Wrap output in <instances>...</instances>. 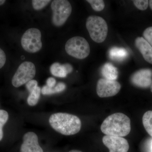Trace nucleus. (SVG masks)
<instances>
[{"label": "nucleus", "instance_id": "9d476101", "mask_svg": "<svg viewBox=\"0 0 152 152\" xmlns=\"http://www.w3.org/2000/svg\"><path fill=\"white\" fill-rule=\"evenodd\" d=\"M131 81L134 86L147 88L152 84V71L150 69H142L137 71L131 77Z\"/></svg>", "mask_w": 152, "mask_h": 152}, {"label": "nucleus", "instance_id": "c756f323", "mask_svg": "<svg viewBox=\"0 0 152 152\" xmlns=\"http://www.w3.org/2000/svg\"><path fill=\"white\" fill-rule=\"evenodd\" d=\"M69 152H83L81 151H78V150H72V151H70Z\"/></svg>", "mask_w": 152, "mask_h": 152}, {"label": "nucleus", "instance_id": "ddd939ff", "mask_svg": "<svg viewBox=\"0 0 152 152\" xmlns=\"http://www.w3.org/2000/svg\"><path fill=\"white\" fill-rule=\"evenodd\" d=\"M102 75L105 79L115 80L118 77V72L115 67L110 63H106L102 69Z\"/></svg>", "mask_w": 152, "mask_h": 152}, {"label": "nucleus", "instance_id": "0eeeda50", "mask_svg": "<svg viewBox=\"0 0 152 152\" xmlns=\"http://www.w3.org/2000/svg\"><path fill=\"white\" fill-rule=\"evenodd\" d=\"M35 66L33 63L26 61L19 66L12 79V84L18 88L26 84L34 78L36 75Z\"/></svg>", "mask_w": 152, "mask_h": 152}, {"label": "nucleus", "instance_id": "423d86ee", "mask_svg": "<svg viewBox=\"0 0 152 152\" xmlns=\"http://www.w3.org/2000/svg\"><path fill=\"white\" fill-rule=\"evenodd\" d=\"M41 32L38 29L31 28L25 32L22 36V46L26 51L30 53L39 52L42 46Z\"/></svg>", "mask_w": 152, "mask_h": 152}, {"label": "nucleus", "instance_id": "9b49d317", "mask_svg": "<svg viewBox=\"0 0 152 152\" xmlns=\"http://www.w3.org/2000/svg\"><path fill=\"white\" fill-rule=\"evenodd\" d=\"M20 152H44L39 145L38 136L35 133L28 132L25 134Z\"/></svg>", "mask_w": 152, "mask_h": 152}, {"label": "nucleus", "instance_id": "b1692460", "mask_svg": "<svg viewBox=\"0 0 152 152\" xmlns=\"http://www.w3.org/2000/svg\"><path fill=\"white\" fill-rule=\"evenodd\" d=\"M37 86L38 83L36 80H31L26 84V87L29 93Z\"/></svg>", "mask_w": 152, "mask_h": 152}, {"label": "nucleus", "instance_id": "1a4fd4ad", "mask_svg": "<svg viewBox=\"0 0 152 152\" xmlns=\"http://www.w3.org/2000/svg\"><path fill=\"white\" fill-rule=\"evenodd\" d=\"M102 142L110 152H128L129 148L127 140L122 137L105 135Z\"/></svg>", "mask_w": 152, "mask_h": 152}, {"label": "nucleus", "instance_id": "412c9836", "mask_svg": "<svg viewBox=\"0 0 152 152\" xmlns=\"http://www.w3.org/2000/svg\"><path fill=\"white\" fill-rule=\"evenodd\" d=\"M133 1L136 7L141 10H145L148 7L149 1L148 0H135Z\"/></svg>", "mask_w": 152, "mask_h": 152}, {"label": "nucleus", "instance_id": "bb28decb", "mask_svg": "<svg viewBox=\"0 0 152 152\" xmlns=\"http://www.w3.org/2000/svg\"><path fill=\"white\" fill-rule=\"evenodd\" d=\"M56 84V80L53 77H50L47 80V86L50 87V88H53L55 87Z\"/></svg>", "mask_w": 152, "mask_h": 152}, {"label": "nucleus", "instance_id": "c85d7f7f", "mask_svg": "<svg viewBox=\"0 0 152 152\" xmlns=\"http://www.w3.org/2000/svg\"><path fill=\"white\" fill-rule=\"evenodd\" d=\"M6 1L4 0H0V5L3 4Z\"/></svg>", "mask_w": 152, "mask_h": 152}, {"label": "nucleus", "instance_id": "aec40b11", "mask_svg": "<svg viewBox=\"0 0 152 152\" xmlns=\"http://www.w3.org/2000/svg\"><path fill=\"white\" fill-rule=\"evenodd\" d=\"M51 2L48 0H34L32 1L33 8L36 10H42Z\"/></svg>", "mask_w": 152, "mask_h": 152}, {"label": "nucleus", "instance_id": "a211bd4d", "mask_svg": "<svg viewBox=\"0 0 152 152\" xmlns=\"http://www.w3.org/2000/svg\"><path fill=\"white\" fill-rule=\"evenodd\" d=\"M9 118V114L4 110H0V141L3 139L4 136L3 128Z\"/></svg>", "mask_w": 152, "mask_h": 152}, {"label": "nucleus", "instance_id": "393cba45", "mask_svg": "<svg viewBox=\"0 0 152 152\" xmlns=\"http://www.w3.org/2000/svg\"><path fill=\"white\" fill-rule=\"evenodd\" d=\"M6 56L5 53L0 48V69L3 67L5 64Z\"/></svg>", "mask_w": 152, "mask_h": 152}, {"label": "nucleus", "instance_id": "6ab92c4d", "mask_svg": "<svg viewBox=\"0 0 152 152\" xmlns=\"http://www.w3.org/2000/svg\"><path fill=\"white\" fill-rule=\"evenodd\" d=\"M87 1L91 4L93 10L96 12H100L104 8L105 4L102 0H88Z\"/></svg>", "mask_w": 152, "mask_h": 152}, {"label": "nucleus", "instance_id": "dca6fc26", "mask_svg": "<svg viewBox=\"0 0 152 152\" xmlns=\"http://www.w3.org/2000/svg\"><path fill=\"white\" fill-rule=\"evenodd\" d=\"M142 123L145 129L152 137V111H148L144 114Z\"/></svg>", "mask_w": 152, "mask_h": 152}, {"label": "nucleus", "instance_id": "7c9ffc66", "mask_svg": "<svg viewBox=\"0 0 152 152\" xmlns=\"http://www.w3.org/2000/svg\"><path fill=\"white\" fill-rule=\"evenodd\" d=\"M151 92L152 93V84L151 86Z\"/></svg>", "mask_w": 152, "mask_h": 152}, {"label": "nucleus", "instance_id": "7ed1b4c3", "mask_svg": "<svg viewBox=\"0 0 152 152\" xmlns=\"http://www.w3.org/2000/svg\"><path fill=\"white\" fill-rule=\"evenodd\" d=\"M86 26L90 37L96 42L105 41L107 36L108 26L103 18L98 16H90L87 19Z\"/></svg>", "mask_w": 152, "mask_h": 152}, {"label": "nucleus", "instance_id": "f03ea898", "mask_svg": "<svg viewBox=\"0 0 152 152\" xmlns=\"http://www.w3.org/2000/svg\"><path fill=\"white\" fill-rule=\"evenodd\" d=\"M101 130L106 135L123 137L130 132L131 120L122 113L113 114L104 120Z\"/></svg>", "mask_w": 152, "mask_h": 152}, {"label": "nucleus", "instance_id": "4be33fe9", "mask_svg": "<svg viewBox=\"0 0 152 152\" xmlns=\"http://www.w3.org/2000/svg\"><path fill=\"white\" fill-rule=\"evenodd\" d=\"M144 38L152 47V26L148 28L143 33Z\"/></svg>", "mask_w": 152, "mask_h": 152}, {"label": "nucleus", "instance_id": "2eb2a0df", "mask_svg": "<svg viewBox=\"0 0 152 152\" xmlns=\"http://www.w3.org/2000/svg\"><path fill=\"white\" fill-rule=\"evenodd\" d=\"M50 71L53 75L58 77H66L68 74L64 64L55 63L51 66Z\"/></svg>", "mask_w": 152, "mask_h": 152}, {"label": "nucleus", "instance_id": "a878e982", "mask_svg": "<svg viewBox=\"0 0 152 152\" xmlns=\"http://www.w3.org/2000/svg\"><path fill=\"white\" fill-rule=\"evenodd\" d=\"M66 85L64 83H59L55 87L56 93H59L63 91L66 88Z\"/></svg>", "mask_w": 152, "mask_h": 152}, {"label": "nucleus", "instance_id": "39448f33", "mask_svg": "<svg viewBox=\"0 0 152 152\" xmlns=\"http://www.w3.org/2000/svg\"><path fill=\"white\" fill-rule=\"evenodd\" d=\"M52 22L54 26H63L70 15L72 7L70 3L66 0H55L52 2Z\"/></svg>", "mask_w": 152, "mask_h": 152}, {"label": "nucleus", "instance_id": "20e7f679", "mask_svg": "<svg viewBox=\"0 0 152 152\" xmlns=\"http://www.w3.org/2000/svg\"><path fill=\"white\" fill-rule=\"evenodd\" d=\"M65 50L67 53L79 59L86 58L90 54L89 44L85 38L75 37L66 43Z\"/></svg>", "mask_w": 152, "mask_h": 152}, {"label": "nucleus", "instance_id": "f3484780", "mask_svg": "<svg viewBox=\"0 0 152 152\" xmlns=\"http://www.w3.org/2000/svg\"><path fill=\"white\" fill-rule=\"evenodd\" d=\"M41 89L37 86L30 92L27 99L28 104L31 106H35L39 102L40 97Z\"/></svg>", "mask_w": 152, "mask_h": 152}, {"label": "nucleus", "instance_id": "cd10ccee", "mask_svg": "<svg viewBox=\"0 0 152 152\" xmlns=\"http://www.w3.org/2000/svg\"><path fill=\"white\" fill-rule=\"evenodd\" d=\"M149 4L150 8L152 10V0L149 1Z\"/></svg>", "mask_w": 152, "mask_h": 152}, {"label": "nucleus", "instance_id": "f257e3e1", "mask_svg": "<svg viewBox=\"0 0 152 152\" xmlns=\"http://www.w3.org/2000/svg\"><path fill=\"white\" fill-rule=\"evenodd\" d=\"M49 121L55 131L64 135L75 134L81 128V121L78 117L66 113L53 114L50 117Z\"/></svg>", "mask_w": 152, "mask_h": 152}, {"label": "nucleus", "instance_id": "2f4dec72", "mask_svg": "<svg viewBox=\"0 0 152 152\" xmlns=\"http://www.w3.org/2000/svg\"><path fill=\"white\" fill-rule=\"evenodd\" d=\"M151 152H152V144H151Z\"/></svg>", "mask_w": 152, "mask_h": 152}, {"label": "nucleus", "instance_id": "f8f14e48", "mask_svg": "<svg viewBox=\"0 0 152 152\" xmlns=\"http://www.w3.org/2000/svg\"><path fill=\"white\" fill-rule=\"evenodd\" d=\"M135 45L145 60L152 64V47L151 45L142 37L136 38Z\"/></svg>", "mask_w": 152, "mask_h": 152}, {"label": "nucleus", "instance_id": "4468645a", "mask_svg": "<svg viewBox=\"0 0 152 152\" xmlns=\"http://www.w3.org/2000/svg\"><path fill=\"white\" fill-rule=\"evenodd\" d=\"M128 55L126 50L123 48L114 47L109 51V56L112 60L116 61H122L125 59Z\"/></svg>", "mask_w": 152, "mask_h": 152}, {"label": "nucleus", "instance_id": "6e6552de", "mask_svg": "<svg viewBox=\"0 0 152 152\" xmlns=\"http://www.w3.org/2000/svg\"><path fill=\"white\" fill-rule=\"evenodd\" d=\"M121 89V85L117 81L100 79L97 84V94L101 98L109 97L117 94Z\"/></svg>", "mask_w": 152, "mask_h": 152}, {"label": "nucleus", "instance_id": "5701e85b", "mask_svg": "<svg viewBox=\"0 0 152 152\" xmlns=\"http://www.w3.org/2000/svg\"><path fill=\"white\" fill-rule=\"evenodd\" d=\"M41 91H42V94L44 95H50L56 94L55 87L53 88H50L47 85L43 87L41 90Z\"/></svg>", "mask_w": 152, "mask_h": 152}]
</instances>
